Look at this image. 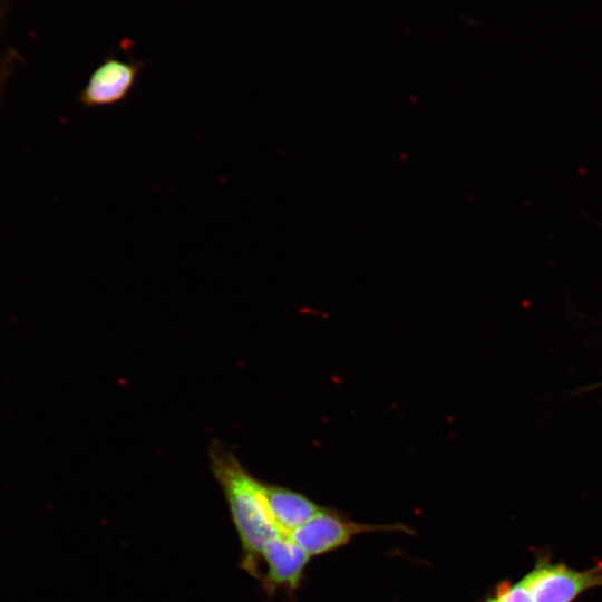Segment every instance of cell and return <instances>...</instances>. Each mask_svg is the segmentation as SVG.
I'll list each match as a JSON object with an SVG mask.
<instances>
[{
  "instance_id": "1",
  "label": "cell",
  "mask_w": 602,
  "mask_h": 602,
  "mask_svg": "<svg viewBox=\"0 0 602 602\" xmlns=\"http://www.w3.org/2000/svg\"><path fill=\"white\" fill-rule=\"evenodd\" d=\"M211 470L226 498L242 548L241 567L260 580L262 554L268 543L283 534L264 505L261 483L252 477L220 441L210 448ZM287 536V535H285Z\"/></svg>"
},
{
  "instance_id": "2",
  "label": "cell",
  "mask_w": 602,
  "mask_h": 602,
  "mask_svg": "<svg viewBox=\"0 0 602 602\" xmlns=\"http://www.w3.org/2000/svg\"><path fill=\"white\" fill-rule=\"evenodd\" d=\"M521 581L533 602H573L585 591L602 586V564L580 571L538 560Z\"/></svg>"
},
{
  "instance_id": "3",
  "label": "cell",
  "mask_w": 602,
  "mask_h": 602,
  "mask_svg": "<svg viewBox=\"0 0 602 602\" xmlns=\"http://www.w3.org/2000/svg\"><path fill=\"white\" fill-rule=\"evenodd\" d=\"M406 530L404 525L359 524L344 518L339 513L322 508L310 521L293 531L289 537L313 557L347 545L359 534Z\"/></svg>"
},
{
  "instance_id": "4",
  "label": "cell",
  "mask_w": 602,
  "mask_h": 602,
  "mask_svg": "<svg viewBox=\"0 0 602 602\" xmlns=\"http://www.w3.org/2000/svg\"><path fill=\"white\" fill-rule=\"evenodd\" d=\"M143 66L140 60H124L110 52L91 72L80 91L81 104L96 108L124 100L137 82Z\"/></svg>"
},
{
  "instance_id": "5",
  "label": "cell",
  "mask_w": 602,
  "mask_h": 602,
  "mask_svg": "<svg viewBox=\"0 0 602 602\" xmlns=\"http://www.w3.org/2000/svg\"><path fill=\"white\" fill-rule=\"evenodd\" d=\"M310 559L289 536L271 540L262 554L265 570L260 580L264 592L273 595L282 589L293 594L301 585Z\"/></svg>"
},
{
  "instance_id": "6",
  "label": "cell",
  "mask_w": 602,
  "mask_h": 602,
  "mask_svg": "<svg viewBox=\"0 0 602 602\" xmlns=\"http://www.w3.org/2000/svg\"><path fill=\"white\" fill-rule=\"evenodd\" d=\"M264 505L281 534L290 536L323 507L294 491L261 483Z\"/></svg>"
},
{
  "instance_id": "7",
  "label": "cell",
  "mask_w": 602,
  "mask_h": 602,
  "mask_svg": "<svg viewBox=\"0 0 602 602\" xmlns=\"http://www.w3.org/2000/svg\"><path fill=\"white\" fill-rule=\"evenodd\" d=\"M483 602H533V600L524 583L518 580L514 583H501L494 594Z\"/></svg>"
}]
</instances>
